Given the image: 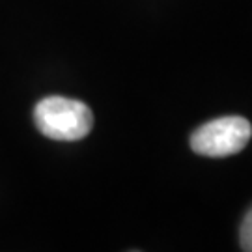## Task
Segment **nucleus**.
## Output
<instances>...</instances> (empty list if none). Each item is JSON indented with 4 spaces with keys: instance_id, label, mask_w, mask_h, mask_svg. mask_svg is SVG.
<instances>
[{
    "instance_id": "1",
    "label": "nucleus",
    "mask_w": 252,
    "mask_h": 252,
    "mask_svg": "<svg viewBox=\"0 0 252 252\" xmlns=\"http://www.w3.org/2000/svg\"><path fill=\"white\" fill-rule=\"evenodd\" d=\"M34 122L41 135L53 140L73 142L90 135L94 114L82 101L51 95L41 99L34 108Z\"/></svg>"
},
{
    "instance_id": "2",
    "label": "nucleus",
    "mask_w": 252,
    "mask_h": 252,
    "mask_svg": "<svg viewBox=\"0 0 252 252\" xmlns=\"http://www.w3.org/2000/svg\"><path fill=\"white\" fill-rule=\"evenodd\" d=\"M251 136L252 126L247 118L222 116L200 126L190 135V148L202 157H230L243 152Z\"/></svg>"
},
{
    "instance_id": "3",
    "label": "nucleus",
    "mask_w": 252,
    "mask_h": 252,
    "mask_svg": "<svg viewBox=\"0 0 252 252\" xmlns=\"http://www.w3.org/2000/svg\"><path fill=\"white\" fill-rule=\"evenodd\" d=\"M239 245L245 252H252V207L247 211L239 228Z\"/></svg>"
}]
</instances>
